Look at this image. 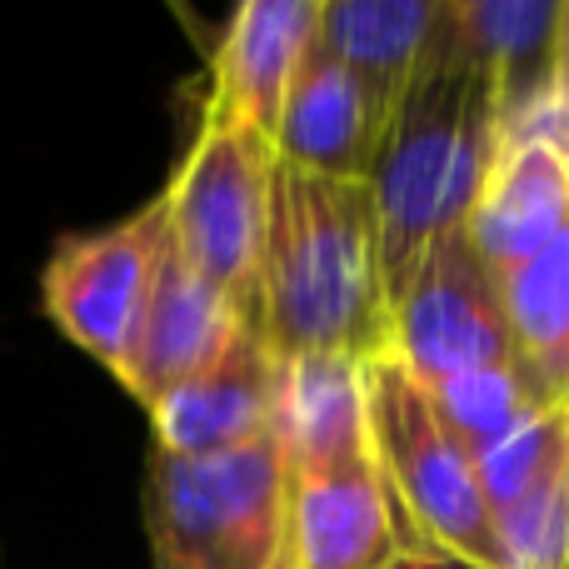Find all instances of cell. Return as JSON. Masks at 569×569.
Returning <instances> with one entry per match:
<instances>
[{"instance_id":"10","label":"cell","mask_w":569,"mask_h":569,"mask_svg":"<svg viewBox=\"0 0 569 569\" xmlns=\"http://www.w3.org/2000/svg\"><path fill=\"white\" fill-rule=\"evenodd\" d=\"M420 550L380 460L290 470V569H385Z\"/></svg>"},{"instance_id":"16","label":"cell","mask_w":569,"mask_h":569,"mask_svg":"<svg viewBox=\"0 0 569 569\" xmlns=\"http://www.w3.org/2000/svg\"><path fill=\"white\" fill-rule=\"evenodd\" d=\"M440 26V0H325L315 40L355 76V86L370 96L380 126L400 110L415 70H420L430 36Z\"/></svg>"},{"instance_id":"18","label":"cell","mask_w":569,"mask_h":569,"mask_svg":"<svg viewBox=\"0 0 569 569\" xmlns=\"http://www.w3.org/2000/svg\"><path fill=\"white\" fill-rule=\"evenodd\" d=\"M510 350L540 405L569 400V230L500 280Z\"/></svg>"},{"instance_id":"17","label":"cell","mask_w":569,"mask_h":569,"mask_svg":"<svg viewBox=\"0 0 569 569\" xmlns=\"http://www.w3.org/2000/svg\"><path fill=\"white\" fill-rule=\"evenodd\" d=\"M280 445L290 470H325V465L370 455L375 440H370L365 360H345V355L284 360Z\"/></svg>"},{"instance_id":"20","label":"cell","mask_w":569,"mask_h":569,"mask_svg":"<svg viewBox=\"0 0 569 569\" xmlns=\"http://www.w3.org/2000/svg\"><path fill=\"white\" fill-rule=\"evenodd\" d=\"M545 110L569 116V0H560V26H555V70H550V100Z\"/></svg>"},{"instance_id":"1","label":"cell","mask_w":569,"mask_h":569,"mask_svg":"<svg viewBox=\"0 0 569 569\" xmlns=\"http://www.w3.org/2000/svg\"><path fill=\"white\" fill-rule=\"evenodd\" d=\"M250 325L280 360L395 355L380 226L365 180H325L276 166L266 256Z\"/></svg>"},{"instance_id":"21","label":"cell","mask_w":569,"mask_h":569,"mask_svg":"<svg viewBox=\"0 0 569 569\" xmlns=\"http://www.w3.org/2000/svg\"><path fill=\"white\" fill-rule=\"evenodd\" d=\"M385 569H475V565L455 560V555H440V550H410L405 560H395V565H385Z\"/></svg>"},{"instance_id":"6","label":"cell","mask_w":569,"mask_h":569,"mask_svg":"<svg viewBox=\"0 0 569 569\" xmlns=\"http://www.w3.org/2000/svg\"><path fill=\"white\" fill-rule=\"evenodd\" d=\"M166 236L170 210L166 196H156L116 226L66 236L40 276V300H46L50 320L60 325V335L80 345L90 360L106 365L120 385L130 375V355L140 340V320H146L150 280H156Z\"/></svg>"},{"instance_id":"13","label":"cell","mask_w":569,"mask_h":569,"mask_svg":"<svg viewBox=\"0 0 569 569\" xmlns=\"http://www.w3.org/2000/svg\"><path fill=\"white\" fill-rule=\"evenodd\" d=\"M569 230V150L525 136L500 140L490 176L465 216V236L495 276L520 270L555 236Z\"/></svg>"},{"instance_id":"4","label":"cell","mask_w":569,"mask_h":569,"mask_svg":"<svg viewBox=\"0 0 569 569\" xmlns=\"http://www.w3.org/2000/svg\"><path fill=\"white\" fill-rule=\"evenodd\" d=\"M370 440L395 505L420 550H440L475 569H505L480 465L440 420L430 390L395 355L365 365Z\"/></svg>"},{"instance_id":"9","label":"cell","mask_w":569,"mask_h":569,"mask_svg":"<svg viewBox=\"0 0 569 569\" xmlns=\"http://www.w3.org/2000/svg\"><path fill=\"white\" fill-rule=\"evenodd\" d=\"M280 380L284 360L246 320L206 370H196L150 410L156 450L210 460L270 440L280 430Z\"/></svg>"},{"instance_id":"11","label":"cell","mask_w":569,"mask_h":569,"mask_svg":"<svg viewBox=\"0 0 569 569\" xmlns=\"http://www.w3.org/2000/svg\"><path fill=\"white\" fill-rule=\"evenodd\" d=\"M240 325H246L240 305L216 280L200 276L176 250V240L166 236L156 280H150L146 320H140V340H136V355H130L126 390L146 410H156L176 385H186L190 375L206 370L226 350Z\"/></svg>"},{"instance_id":"7","label":"cell","mask_w":569,"mask_h":569,"mask_svg":"<svg viewBox=\"0 0 569 569\" xmlns=\"http://www.w3.org/2000/svg\"><path fill=\"white\" fill-rule=\"evenodd\" d=\"M390 340L395 360L425 390L480 365H515L500 276L480 260L465 226L435 240L390 295Z\"/></svg>"},{"instance_id":"5","label":"cell","mask_w":569,"mask_h":569,"mask_svg":"<svg viewBox=\"0 0 569 569\" xmlns=\"http://www.w3.org/2000/svg\"><path fill=\"white\" fill-rule=\"evenodd\" d=\"M276 166V140L260 136L246 120L226 116V110L206 106L176 176L160 190L176 250L206 280H216L240 305L246 320L256 305L260 256H266Z\"/></svg>"},{"instance_id":"19","label":"cell","mask_w":569,"mask_h":569,"mask_svg":"<svg viewBox=\"0 0 569 569\" xmlns=\"http://www.w3.org/2000/svg\"><path fill=\"white\" fill-rule=\"evenodd\" d=\"M440 420L455 430V440L480 460L490 445H500L505 435H515L535 410V390L525 385L520 365H480V370H465L455 380L435 385L430 390Z\"/></svg>"},{"instance_id":"14","label":"cell","mask_w":569,"mask_h":569,"mask_svg":"<svg viewBox=\"0 0 569 569\" xmlns=\"http://www.w3.org/2000/svg\"><path fill=\"white\" fill-rule=\"evenodd\" d=\"M380 140H385V126L375 116L370 96L355 86V76L320 40H310V56H305L300 76H295L280 130H276L280 166L305 170V176L365 180L370 186Z\"/></svg>"},{"instance_id":"8","label":"cell","mask_w":569,"mask_h":569,"mask_svg":"<svg viewBox=\"0 0 569 569\" xmlns=\"http://www.w3.org/2000/svg\"><path fill=\"white\" fill-rule=\"evenodd\" d=\"M475 465L505 569H569V400L540 405Z\"/></svg>"},{"instance_id":"15","label":"cell","mask_w":569,"mask_h":569,"mask_svg":"<svg viewBox=\"0 0 569 569\" xmlns=\"http://www.w3.org/2000/svg\"><path fill=\"white\" fill-rule=\"evenodd\" d=\"M465 56L490 76L500 140L520 136L550 100L560 0H445Z\"/></svg>"},{"instance_id":"3","label":"cell","mask_w":569,"mask_h":569,"mask_svg":"<svg viewBox=\"0 0 569 569\" xmlns=\"http://www.w3.org/2000/svg\"><path fill=\"white\" fill-rule=\"evenodd\" d=\"M146 535L156 569H290V465L280 430L210 460L150 450Z\"/></svg>"},{"instance_id":"12","label":"cell","mask_w":569,"mask_h":569,"mask_svg":"<svg viewBox=\"0 0 569 569\" xmlns=\"http://www.w3.org/2000/svg\"><path fill=\"white\" fill-rule=\"evenodd\" d=\"M315 26H320V0H246L236 6L220 30L216 60H210L206 106L276 140L290 86L310 56Z\"/></svg>"},{"instance_id":"2","label":"cell","mask_w":569,"mask_h":569,"mask_svg":"<svg viewBox=\"0 0 569 569\" xmlns=\"http://www.w3.org/2000/svg\"><path fill=\"white\" fill-rule=\"evenodd\" d=\"M500 156L495 86L455 40L440 0V26L420 70L380 140L370 170L375 226H380L385 290H400L440 236L465 226L485 176Z\"/></svg>"}]
</instances>
